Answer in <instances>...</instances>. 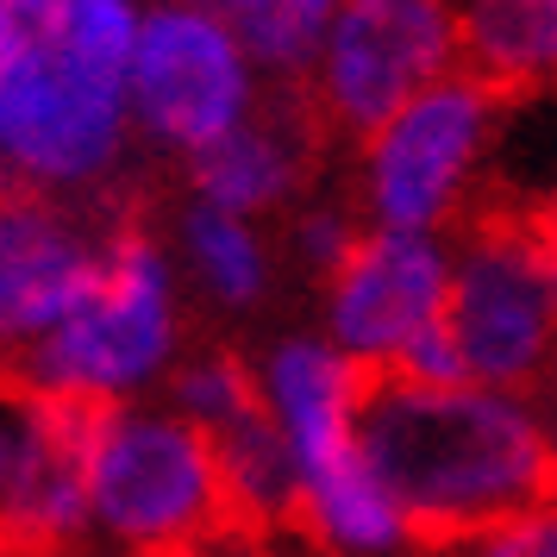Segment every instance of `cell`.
Listing matches in <instances>:
<instances>
[{"label": "cell", "instance_id": "obj_1", "mask_svg": "<svg viewBox=\"0 0 557 557\" xmlns=\"http://www.w3.org/2000/svg\"><path fill=\"white\" fill-rule=\"evenodd\" d=\"M138 26V0H0V188L70 207L120 188Z\"/></svg>", "mask_w": 557, "mask_h": 557}, {"label": "cell", "instance_id": "obj_2", "mask_svg": "<svg viewBox=\"0 0 557 557\" xmlns=\"http://www.w3.org/2000/svg\"><path fill=\"white\" fill-rule=\"evenodd\" d=\"M363 445L420 545L451 552L557 495L545 407L470 382H370Z\"/></svg>", "mask_w": 557, "mask_h": 557}, {"label": "cell", "instance_id": "obj_3", "mask_svg": "<svg viewBox=\"0 0 557 557\" xmlns=\"http://www.w3.org/2000/svg\"><path fill=\"white\" fill-rule=\"evenodd\" d=\"M257 407L270 413L301 476L295 527L326 557H407L420 545L388 476L363 445L370 376L313 332H276L251 357Z\"/></svg>", "mask_w": 557, "mask_h": 557}, {"label": "cell", "instance_id": "obj_4", "mask_svg": "<svg viewBox=\"0 0 557 557\" xmlns=\"http://www.w3.org/2000/svg\"><path fill=\"white\" fill-rule=\"evenodd\" d=\"M188 282L176 270L170 232L113 213L95 257V276L63 313V326L20 363L32 388L82 413L163 401L188 345Z\"/></svg>", "mask_w": 557, "mask_h": 557}, {"label": "cell", "instance_id": "obj_5", "mask_svg": "<svg viewBox=\"0 0 557 557\" xmlns=\"http://www.w3.org/2000/svg\"><path fill=\"white\" fill-rule=\"evenodd\" d=\"M88 552L170 557L232 532L226 482L213 438L195 432L170 401L113 407L88 420Z\"/></svg>", "mask_w": 557, "mask_h": 557}, {"label": "cell", "instance_id": "obj_6", "mask_svg": "<svg viewBox=\"0 0 557 557\" xmlns=\"http://www.w3.org/2000/svg\"><path fill=\"white\" fill-rule=\"evenodd\" d=\"M507 101L482 76L432 82L351 151V207L376 232L457 238L488 207Z\"/></svg>", "mask_w": 557, "mask_h": 557}, {"label": "cell", "instance_id": "obj_7", "mask_svg": "<svg viewBox=\"0 0 557 557\" xmlns=\"http://www.w3.org/2000/svg\"><path fill=\"white\" fill-rule=\"evenodd\" d=\"M445 345L470 388L527 401L557 388V245L532 220L482 207L451 238Z\"/></svg>", "mask_w": 557, "mask_h": 557}, {"label": "cell", "instance_id": "obj_8", "mask_svg": "<svg viewBox=\"0 0 557 557\" xmlns=\"http://www.w3.org/2000/svg\"><path fill=\"white\" fill-rule=\"evenodd\" d=\"M263 101H270V88L232 32L226 0H157V7H145L126 76L138 151L176 157L188 170L213 145H226L245 120H257Z\"/></svg>", "mask_w": 557, "mask_h": 557}, {"label": "cell", "instance_id": "obj_9", "mask_svg": "<svg viewBox=\"0 0 557 557\" xmlns=\"http://www.w3.org/2000/svg\"><path fill=\"white\" fill-rule=\"evenodd\" d=\"M463 70V26L445 0H338L326 57L307 82V113L363 145L432 82Z\"/></svg>", "mask_w": 557, "mask_h": 557}, {"label": "cell", "instance_id": "obj_10", "mask_svg": "<svg viewBox=\"0 0 557 557\" xmlns=\"http://www.w3.org/2000/svg\"><path fill=\"white\" fill-rule=\"evenodd\" d=\"M451 307V238L363 232L332 282H320V338L338 345L370 382L401 376Z\"/></svg>", "mask_w": 557, "mask_h": 557}, {"label": "cell", "instance_id": "obj_11", "mask_svg": "<svg viewBox=\"0 0 557 557\" xmlns=\"http://www.w3.org/2000/svg\"><path fill=\"white\" fill-rule=\"evenodd\" d=\"M88 420L82 407L0 370V545L26 557L88 552Z\"/></svg>", "mask_w": 557, "mask_h": 557}, {"label": "cell", "instance_id": "obj_12", "mask_svg": "<svg viewBox=\"0 0 557 557\" xmlns=\"http://www.w3.org/2000/svg\"><path fill=\"white\" fill-rule=\"evenodd\" d=\"M101 207L0 188V370H20L76 307L107 238Z\"/></svg>", "mask_w": 557, "mask_h": 557}, {"label": "cell", "instance_id": "obj_13", "mask_svg": "<svg viewBox=\"0 0 557 557\" xmlns=\"http://www.w3.org/2000/svg\"><path fill=\"white\" fill-rule=\"evenodd\" d=\"M313 170H320V120L307 113V101H263L257 120H245L226 145H213L182 176H188V201L270 226L313 201Z\"/></svg>", "mask_w": 557, "mask_h": 557}, {"label": "cell", "instance_id": "obj_14", "mask_svg": "<svg viewBox=\"0 0 557 557\" xmlns=\"http://www.w3.org/2000/svg\"><path fill=\"white\" fill-rule=\"evenodd\" d=\"M170 251L188 282V295L220 313H257L282 282V238L257 220L220 213V207L182 201L170 226Z\"/></svg>", "mask_w": 557, "mask_h": 557}, {"label": "cell", "instance_id": "obj_15", "mask_svg": "<svg viewBox=\"0 0 557 557\" xmlns=\"http://www.w3.org/2000/svg\"><path fill=\"white\" fill-rule=\"evenodd\" d=\"M463 70L482 76L502 101L557 88V0H470L457 7Z\"/></svg>", "mask_w": 557, "mask_h": 557}, {"label": "cell", "instance_id": "obj_16", "mask_svg": "<svg viewBox=\"0 0 557 557\" xmlns=\"http://www.w3.org/2000/svg\"><path fill=\"white\" fill-rule=\"evenodd\" d=\"M213 457H220V482H226L232 532L263 539V532L295 527L301 476H295V457H288L282 432L270 426L263 407H257L251 420H238L232 432H220V438H213Z\"/></svg>", "mask_w": 557, "mask_h": 557}, {"label": "cell", "instance_id": "obj_17", "mask_svg": "<svg viewBox=\"0 0 557 557\" xmlns=\"http://www.w3.org/2000/svg\"><path fill=\"white\" fill-rule=\"evenodd\" d=\"M332 13H338V0H226L232 32L276 101L307 95V82L326 57Z\"/></svg>", "mask_w": 557, "mask_h": 557}, {"label": "cell", "instance_id": "obj_18", "mask_svg": "<svg viewBox=\"0 0 557 557\" xmlns=\"http://www.w3.org/2000/svg\"><path fill=\"white\" fill-rule=\"evenodd\" d=\"M488 207L532 220V226L557 245V88L552 95L507 101Z\"/></svg>", "mask_w": 557, "mask_h": 557}, {"label": "cell", "instance_id": "obj_19", "mask_svg": "<svg viewBox=\"0 0 557 557\" xmlns=\"http://www.w3.org/2000/svg\"><path fill=\"white\" fill-rule=\"evenodd\" d=\"M163 401L176 407L195 432L220 438V432H232L238 420H251V413H257V370H251V357L226 351V345H195V351L182 357V370L170 376Z\"/></svg>", "mask_w": 557, "mask_h": 557}, {"label": "cell", "instance_id": "obj_20", "mask_svg": "<svg viewBox=\"0 0 557 557\" xmlns=\"http://www.w3.org/2000/svg\"><path fill=\"white\" fill-rule=\"evenodd\" d=\"M363 232L370 226L351 207V195H313V201H301L282 220V263L313 282H332L363 245Z\"/></svg>", "mask_w": 557, "mask_h": 557}, {"label": "cell", "instance_id": "obj_21", "mask_svg": "<svg viewBox=\"0 0 557 557\" xmlns=\"http://www.w3.org/2000/svg\"><path fill=\"white\" fill-rule=\"evenodd\" d=\"M451 557H557V495H545L527 513H513L502 527L451 545Z\"/></svg>", "mask_w": 557, "mask_h": 557}, {"label": "cell", "instance_id": "obj_22", "mask_svg": "<svg viewBox=\"0 0 557 557\" xmlns=\"http://www.w3.org/2000/svg\"><path fill=\"white\" fill-rule=\"evenodd\" d=\"M170 557H270L263 539H245V532H220L207 545H188V552H170Z\"/></svg>", "mask_w": 557, "mask_h": 557}, {"label": "cell", "instance_id": "obj_23", "mask_svg": "<svg viewBox=\"0 0 557 557\" xmlns=\"http://www.w3.org/2000/svg\"><path fill=\"white\" fill-rule=\"evenodd\" d=\"M539 407H545V438H552V470H557V388Z\"/></svg>", "mask_w": 557, "mask_h": 557}, {"label": "cell", "instance_id": "obj_24", "mask_svg": "<svg viewBox=\"0 0 557 557\" xmlns=\"http://www.w3.org/2000/svg\"><path fill=\"white\" fill-rule=\"evenodd\" d=\"M0 557H26V552H7V545H0Z\"/></svg>", "mask_w": 557, "mask_h": 557}, {"label": "cell", "instance_id": "obj_25", "mask_svg": "<svg viewBox=\"0 0 557 557\" xmlns=\"http://www.w3.org/2000/svg\"><path fill=\"white\" fill-rule=\"evenodd\" d=\"M70 557H101V552H70Z\"/></svg>", "mask_w": 557, "mask_h": 557}]
</instances>
